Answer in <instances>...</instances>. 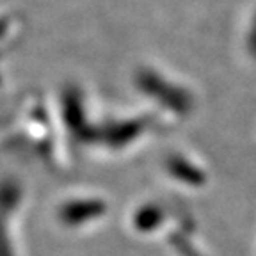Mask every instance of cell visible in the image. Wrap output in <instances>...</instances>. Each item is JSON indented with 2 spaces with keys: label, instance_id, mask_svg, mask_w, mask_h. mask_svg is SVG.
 Here are the masks:
<instances>
[{
  "label": "cell",
  "instance_id": "cell-1",
  "mask_svg": "<svg viewBox=\"0 0 256 256\" xmlns=\"http://www.w3.org/2000/svg\"><path fill=\"white\" fill-rule=\"evenodd\" d=\"M102 204L96 201H88V203H70L68 206L62 210V217L68 222H82V220H89L92 217L100 216Z\"/></svg>",
  "mask_w": 256,
  "mask_h": 256
}]
</instances>
